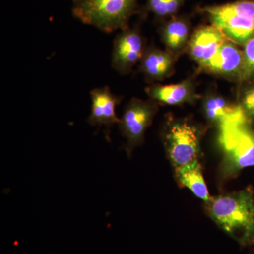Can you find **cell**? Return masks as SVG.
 <instances>
[{
    "mask_svg": "<svg viewBox=\"0 0 254 254\" xmlns=\"http://www.w3.org/2000/svg\"><path fill=\"white\" fill-rule=\"evenodd\" d=\"M210 213L222 230L240 243L254 239V200L250 192L241 191L211 200Z\"/></svg>",
    "mask_w": 254,
    "mask_h": 254,
    "instance_id": "6da1fadb",
    "label": "cell"
},
{
    "mask_svg": "<svg viewBox=\"0 0 254 254\" xmlns=\"http://www.w3.org/2000/svg\"><path fill=\"white\" fill-rule=\"evenodd\" d=\"M218 141L224 155V173L231 175L254 166V132L248 120L220 125Z\"/></svg>",
    "mask_w": 254,
    "mask_h": 254,
    "instance_id": "7a4b0ae2",
    "label": "cell"
},
{
    "mask_svg": "<svg viewBox=\"0 0 254 254\" xmlns=\"http://www.w3.org/2000/svg\"><path fill=\"white\" fill-rule=\"evenodd\" d=\"M73 12L82 22L106 33L125 28L137 0H75Z\"/></svg>",
    "mask_w": 254,
    "mask_h": 254,
    "instance_id": "3957f363",
    "label": "cell"
},
{
    "mask_svg": "<svg viewBox=\"0 0 254 254\" xmlns=\"http://www.w3.org/2000/svg\"><path fill=\"white\" fill-rule=\"evenodd\" d=\"M212 25L227 39L243 45L254 37V0H241L204 9Z\"/></svg>",
    "mask_w": 254,
    "mask_h": 254,
    "instance_id": "277c9868",
    "label": "cell"
},
{
    "mask_svg": "<svg viewBox=\"0 0 254 254\" xmlns=\"http://www.w3.org/2000/svg\"><path fill=\"white\" fill-rule=\"evenodd\" d=\"M166 143L170 158L177 168L197 160L199 138L194 127L187 123L173 125L167 133Z\"/></svg>",
    "mask_w": 254,
    "mask_h": 254,
    "instance_id": "5b68a950",
    "label": "cell"
},
{
    "mask_svg": "<svg viewBox=\"0 0 254 254\" xmlns=\"http://www.w3.org/2000/svg\"><path fill=\"white\" fill-rule=\"evenodd\" d=\"M155 113V105L133 98L127 105L119 126L124 136L131 146L138 144L143 140L145 130L151 124Z\"/></svg>",
    "mask_w": 254,
    "mask_h": 254,
    "instance_id": "8992f818",
    "label": "cell"
},
{
    "mask_svg": "<svg viewBox=\"0 0 254 254\" xmlns=\"http://www.w3.org/2000/svg\"><path fill=\"white\" fill-rule=\"evenodd\" d=\"M144 53L141 34L135 30H124L114 41L112 66L122 74L128 73Z\"/></svg>",
    "mask_w": 254,
    "mask_h": 254,
    "instance_id": "52a82bcc",
    "label": "cell"
},
{
    "mask_svg": "<svg viewBox=\"0 0 254 254\" xmlns=\"http://www.w3.org/2000/svg\"><path fill=\"white\" fill-rule=\"evenodd\" d=\"M91 113L88 122L92 126L105 127L108 133L115 124L120 123V119L116 114L117 106L120 99L113 94L108 87L95 88L91 92Z\"/></svg>",
    "mask_w": 254,
    "mask_h": 254,
    "instance_id": "ba28073f",
    "label": "cell"
},
{
    "mask_svg": "<svg viewBox=\"0 0 254 254\" xmlns=\"http://www.w3.org/2000/svg\"><path fill=\"white\" fill-rule=\"evenodd\" d=\"M243 66V51L233 42L227 41L206 63L200 65L205 72L240 78Z\"/></svg>",
    "mask_w": 254,
    "mask_h": 254,
    "instance_id": "9c48e42d",
    "label": "cell"
},
{
    "mask_svg": "<svg viewBox=\"0 0 254 254\" xmlns=\"http://www.w3.org/2000/svg\"><path fill=\"white\" fill-rule=\"evenodd\" d=\"M227 39L220 30L213 25L198 28L189 43L190 57L200 66L216 54Z\"/></svg>",
    "mask_w": 254,
    "mask_h": 254,
    "instance_id": "30bf717a",
    "label": "cell"
},
{
    "mask_svg": "<svg viewBox=\"0 0 254 254\" xmlns=\"http://www.w3.org/2000/svg\"><path fill=\"white\" fill-rule=\"evenodd\" d=\"M207 118L218 126L225 124L247 121L248 116L242 105L232 104L219 96L207 98L204 103Z\"/></svg>",
    "mask_w": 254,
    "mask_h": 254,
    "instance_id": "8fae6325",
    "label": "cell"
},
{
    "mask_svg": "<svg viewBox=\"0 0 254 254\" xmlns=\"http://www.w3.org/2000/svg\"><path fill=\"white\" fill-rule=\"evenodd\" d=\"M173 67V57L170 52L157 48H149L145 51L141 69L150 81L163 79L171 72Z\"/></svg>",
    "mask_w": 254,
    "mask_h": 254,
    "instance_id": "7c38bea8",
    "label": "cell"
},
{
    "mask_svg": "<svg viewBox=\"0 0 254 254\" xmlns=\"http://www.w3.org/2000/svg\"><path fill=\"white\" fill-rule=\"evenodd\" d=\"M152 99L166 105H178L190 101L195 96L190 82L185 81L177 84L155 85L146 88Z\"/></svg>",
    "mask_w": 254,
    "mask_h": 254,
    "instance_id": "4fadbf2b",
    "label": "cell"
},
{
    "mask_svg": "<svg viewBox=\"0 0 254 254\" xmlns=\"http://www.w3.org/2000/svg\"><path fill=\"white\" fill-rule=\"evenodd\" d=\"M177 174L179 181L184 186L187 187L198 198L208 203L210 202V195L198 160L177 168Z\"/></svg>",
    "mask_w": 254,
    "mask_h": 254,
    "instance_id": "5bb4252c",
    "label": "cell"
},
{
    "mask_svg": "<svg viewBox=\"0 0 254 254\" xmlns=\"http://www.w3.org/2000/svg\"><path fill=\"white\" fill-rule=\"evenodd\" d=\"M190 28L185 20L174 18L163 27V41L170 52H178L189 41Z\"/></svg>",
    "mask_w": 254,
    "mask_h": 254,
    "instance_id": "9a60e30c",
    "label": "cell"
},
{
    "mask_svg": "<svg viewBox=\"0 0 254 254\" xmlns=\"http://www.w3.org/2000/svg\"><path fill=\"white\" fill-rule=\"evenodd\" d=\"M185 0H147L150 11L159 17H166L175 14Z\"/></svg>",
    "mask_w": 254,
    "mask_h": 254,
    "instance_id": "2e32d148",
    "label": "cell"
},
{
    "mask_svg": "<svg viewBox=\"0 0 254 254\" xmlns=\"http://www.w3.org/2000/svg\"><path fill=\"white\" fill-rule=\"evenodd\" d=\"M243 50V66L240 80L250 79L254 76V37L245 44Z\"/></svg>",
    "mask_w": 254,
    "mask_h": 254,
    "instance_id": "e0dca14e",
    "label": "cell"
},
{
    "mask_svg": "<svg viewBox=\"0 0 254 254\" xmlns=\"http://www.w3.org/2000/svg\"><path fill=\"white\" fill-rule=\"evenodd\" d=\"M242 107L247 116L254 118V86L247 89L242 97Z\"/></svg>",
    "mask_w": 254,
    "mask_h": 254,
    "instance_id": "ac0fdd59",
    "label": "cell"
}]
</instances>
